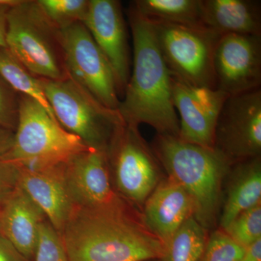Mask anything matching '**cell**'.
Wrapping results in <instances>:
<instances>
[{"mask_svg": "<svg viewBox=\"0 0 261 261\" xmlns=\"http://www.w3.org/2000/svg\"><path fill=\"white\" fill-rule=\"evenodd\" d=\"M216 87L228 95L260 88L261 36L226 34L215 49Z\"/></svg>", "mask_w": 261, "mask_h": 261, "instance_id": "obj_11", "label": "cell"}, {"mask_svg": "<svg viewBox=\"0 0 261 261\" xmlns=\"http://www.w3.org/2000/svg\"><path fill=\"white\" fill-rule=\"evenodd\" d=\"M89 148L51 118L39 102L20 94L13 145L0 158L23 167L41 168L66 163Z\"/></svg>", "mask_w": 261, "mask_h": 261, "instance_id": "obj_4", "label": "cell"}, {"mask_svg": "<svg viewBox=\"0 0 261 261\" xmlns=\"http://www.w3.org/2000/svg\"><path fill=\"white\" fill-rule=\"evenodd\" d=\"M0 76L19 94L27 96L39 102L51 118L57 121L39 78L29 73L7 47H0Z\"/></svg>", "mask_w": 261, "mask_h": 261, "instance_id": "obj_22", "label": "cell"}, {"mask_svg": "<svg viewBox=\"0 0 261 261\" xmlns=\"http://www.w3.org/2000/svg\"><path fill=\"white\" fill-rule=\"evenodd\" d=\"M18 186V165L0 158V210Z\"/></svg>", "mask_w": 261, "mask_h": 261, "instance_id": "obj_28", "label": "cell"}, {"mask_svg": "<svg viewBox=\"0 0 261 261\" xmlns=\"http://www.w3.org/2000/svg\"><path fill=\"white\" fill-rule=\"evenodd\" d=\"M64 163L41 168L18 165L19 186L42 209L59 234L75 207L65 181Z\"/></svg>", "mask_w": 261, "mask_h": 261, "instance_id": "obj_15", "label": "cell"}, {"mask_svg": "<svg viewBox=\"0 0 261 261\" xmlns=\"http://www.w3.org/2000/svg\"><path fill=\"white\" fill-rule=\"evenodd\" d=\"M214 149L228 159L258 157L261 150V89L228 96L215 130Z\"/></svg>", "mask_w": 261, "mask_h": 261, "instance_id": "obj_9", "label": "cell"}, {"mask_svg": "<svg viewBox=\"0 0 261 261\" xmlns=\"http://www.w3.org/2000/svg\"><path fill=\"white\" fill-rule=\"evenodd\" d=\"M59 40L68 77L103 106L118 111L121 101L114 73L85 25L61 29Z\"/></svg>", "mask_w": 261, "mask_h": 261, "instance_id": "obj_8", "label": "cell"}, {"mask_svg": "<svg viewBox=\"0 0 261 261\" xmlns=\"http://www.w3.org/2000/svg\"><path fill=\"white\" fill-rule=\"evenodd\" d=\"M193 215L191 197L171 178L155 187L145 201V224L163 245Z\"/></svg>", "mask_w": 261, "mask_h": 261, "instance_id": "obj_17", "label": "cell"}, {"mask_svg": "<svg viewBox=\"0 0 261 261\" xmlns=\"http://www.w3.org/2000/svg\"><path fill=\"white\" fill-rule=\"evenodd\" d=\"M174 108L180 115L181 140L214 148L215 130L221 108L228 97L218 89L197 87L171 75Z\"/></svg>", "mask_w": 261, "mask_h": 261, "instance_id": "obj_12", "label": "cell"}, {"mask_svg": "<svg viewBox=\"0 0 261 261\" xmlns=\"http://www.w3.org/2000/svg\"><path fill=\"white\" fill-rule=\"evenodd\" d=\"M133 39V67L118 111L128 126L146 123L159 135L178 137L179 120L173 106L171 74L160 50L153 25L128 10Z\"/></svg>", "mask_w": 261, "mask_h": 261, "instance_id": "obj_1", "label": "cell"}, {"mask_svg": "<svg viewBox=\"0 0 261 261\" xmlns=\"http://www.w3.org/2000/svg\"><path fill=\"white\" fill-rule=\"evenodd\" d=\"M200 3L201 0H137L132 6L151 23L205 27Z\"/></svg>", "mask_w": 261, "mask_h": 261, "instance_id": "obj_20", "label": "cell"}, {"mask_svg": "<svg viewBox=\"0 0 261 261\" xmlns=\"http://www.w3.org/2000/svg\"><path fill=\"white\" fill-rule=\"evenodd\" d=\"M14 132L0 127V157L6 153L13 145Z\"/></svg>", "mask_w": 261, "mask_h": 261, "instance_id": "obj_32", "label": "cell"}, {"mask_svg": "<svg viewBox=\"0 0 261 261\" xmlns=\"http://www.w3.org/2000/svg\"><path fill=\"white\" fill-rule=\"evenodd\" d=\"M38 4L48 20L58 30L75 23H83L88 11V0H39Z\"/></svg>", "mask_w": 261, "mask_h": 261, "instance_id": "obj_23", "label": "cell"}, {"mask_svg": "<svg viewBox=\"0 0 261 261\" xmlns=\"http://www.w3.org/2000/svg\"><path fill=\"white\" fill-rule=\"evenodd\" d=\"M152 24L171 75L191 85L217 89L214 58L221 36L203 25Z\"/></svg>", "mask_w": 261, "mask_h": 261, "instance_id": "obj_7", "label": "cell"}, {"mask_svg": "<svg viewBox=\"0 0 261 261\" xmlns=\"http://www.w3.org/2000/svg\"><path fill=\"white\" fill-rule=\"evenodd\" d=\"M224 231L233 241L243 247L260 239V202L240 214Z\"/></svg>", "mask_w": 261, "mask_h": 261, "instance_id": "obj_24", "label": "cell"}, {"mask_svg": "<svg viewBox=\"0 0 261 261\" xmlns=\"http://www.w3.org/2000/svg\"><path fill=\"white\" fill-rule=\"evenodd\" d=\"M83 24L111 64L119 96L123 94L130 75V61L121 3L89 0Z\"/></svg>", "mask_w": 261, "mask_h": 261, "instance_id": "obj_14", "label": "cell"}, {"mask_svg": "<svg viewBox=\"0 0 261 261\" xmlns=\"http://www.w3.org/2000/svg\"><path fill=\"white\" fill-rule=\"evenodd\" d=\"M60 237L69 261H150L164 252L162 242L123 207H74Z\"/></svg>", "mask_w": 261, "mask_h": 261, "instance_id": "obj_2", "label": "cell"}, {"mask_svg": "<svg viewBox=\"0 0 261 261\" xmlns=\"http://www.w3.org/2000/svg\"><path fill=\"white\" fill-rule=\"evenodd\" d=\"M0 231H1V228H0Z\"/></svg>", "mask_w": 261, "mask_h": 261, "instance_id": "obj_33", "label": "cell"}, {"mask_svg": "<svg viewBox=\"0 0 261 261\" xmlns=\"http://www.w3.org/2000/svg\"><path fill=\"white\" fill-rule=\"evenodd\" d=\"M39 80L60 125L91 148L108 151L125 124L118 111L98 102L68 75L62 80Z\"/></svg>", "mask_w": 261, "mask_h": 261, "instance_id": "obj_6", "label": "cell"}, {"mask_svg": "<svg viewBox=\"0 0 261 261\" xmlns=\"http://www.w3.org/2000/svg\"><path fill=\"white\" fill-rule=\"evenodd\" d=\"M118 190L137 203L145 202L157 185V164L137 127L125 123L113 137L107 151Z\"/></svg>", "mask_w": 261, "mask_h": 261, "instance_id": "obj_10", "label": "cell"}, {"mask_svg": "<svg viewBox=\"0 0 261 261\" xmlns=\"http://www.w3.org/2000/svg\"><path fill=\"white\" fill-rule=\"evenodd\" d=\"M46 220L42 209L18 186L0 210V234L34 261L39 226Z\"/></svg>", "mask_w": 261, "mask_h": 261, "instance_id": "obj_16", "label": "cell"}, {"mask_svg": "<svg viewBox=\"0 0 261 261\" xmlns=\"http://www.w3.org/2000/svg\"><path fill=\"white\" fill-rule=\"evenodd\" d=\"M201 19L220 36H261V7L255 0H201Z\"/></svg>", "mask_w": 261, "mask_h": 261, "instance_id": "obj_18", "label": "cell"}, {"mask_svg": "<svg viewBox=\"0 0 261 261\" xmlns=\"http://www.w3.org/2000/svg\"><path fill=\"white\" fill-rule=\"evenodd\" d=\"M67 187L73 205L82 208L123 207L110 180L107 151L89 148L64 163Z\"/></svg>", "mask_w": 261, "mask_h": 261, "instance_id": "obj_13", "label": "cell"}, {"mask_svg": "<svg viewBox=\"0 0 261 261\" xmlns=\"http://www.w3.org/2000/svg\"><path fill=\"white\" fill-rule=\"evenodd\" d=\"M240 261H261V238L245 247Z\"/></svg>", "mask_w": 261, "mask_h": 261, "instance_id": "obj_31", "label": "cell"}, {"mask_svg": "<svg viewBox=\"0 0 261 261\" xmlns=\"http://www.w3.org/2000/svg\"><path fill=\"white\" fill-rule=\"evenodd\" d=\"M0 261H30L14 245L0 234Z\"/></svg>", "mask_w": 261, "mask_h": 261, "instance_id": "obj_29", "label": "cell"}, {"mask_svg": "<svg viewBox=\"0 0 261 261\" xmlns=\"http://www.w3.org/2000/svg\"><path fill=\"white\" fill-rule=\"evenodd\" d=\"M244 251L245 247L224 231H215L207 240L200 261H240Z\"/></svg>", "mask_w": 261, "mask_h": 261, "instance_id": "obj_26", "label": "cell"}, {"mask_svg": "<svg viewBox=\"0 0 261 261\" xmlns=\"http://www.w3.org/2000/svg\"><path fill=\"white\" fill-rule=\"evenodd\" d=\"M154 150L170 178L191 197L194 218L204 228L210 227L217 213L221 180L231 160L217 149L168 135L158 136Z\"/></svg>", "mask_w": 261, "mask_h": 261, "instance_id": "obj_3", "label": "cell"}, {"mask_svg": "<svg viewBox=\"0 0 261 261\" xmlns=\"http://www.w3.org/2000/svg\"><path fill=\"white\" fill-rule=\"evenodd\" d=\"M20 94L0 76V127L15 132L18 125Z\"/></svg>", "mask_w": 261, "mask_h": 261, "instance_id": "obj_27", "label": "cell"}, {"mask_svg": "<svg viewBox=\"0 0 261 261\" xmlns=\"http://www.w3.org/2000/svg\"><path fill=\"white\" fill-rule=\"evenodd\" d=\"M34 261H69L59 233L47 220L39 226Z\"/></svg>", "mask_w": 261, "mask_h": 261, "instance_id": "obj_25", "label": "cell"}, {"mask_svg": "<svg viewBox=\"0 0 261 261\" xmlns=\"http://www.w3.org/2000/svg\"><path fill=\"white\" fill-rule=\"evenodd\" d=\"M17 0H0V47H6L7 18L8 12Z\"/></svg>", "mask_w": 261, "mask_h": 261, "instance_id": "obj_30", "label": "cell"}, {"mask_svg": "<svg viewBox=\"0 0 261 261\" xmlns=\"http://www.w3.org/2000/svg\"><path fill=\"white\" fill-rule=\"evenodd\" d=\"M6 47L34 76L49 80L68 77L59 30L44 14L37 1L17 0L7 18Z\"/></svg>", "mask_w": 261, "mask_h": 261, "instance_id": "obj_5", "label": "cell"}, {"mask_svg": "<svg viewBox=\"0 0 261 261\" xmlns=\"http://www.w3.org/2000/svg\"><path fill=\"white\" fill-rule=\"evenodd\" d=\"M237 170L221 218V226L226 229L240 214L260 202V158L250 159Z\"/></svg>", "mask_w": 261, "mask_h": 261, "instance_id": "obj_19", "label": "cell"}, {"mask_svg": "<svg viewBox=\"0 0 261 261\" xmlns=\"http://www.w3.org/2000/svg\"><path fill=\"white\" fill-rule=\"evenodd\" d=\"M207 242L205 228L191 216L165 244L160 260L200 261Z\"/></svg>", "mask_w": 261, "mask_h": 261, "instance_id": "obj_21", "label": "cell"}]
</instances>
